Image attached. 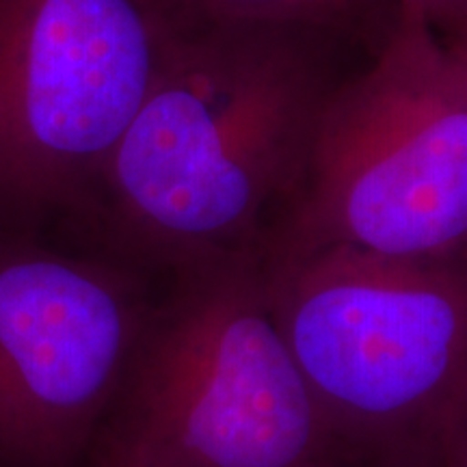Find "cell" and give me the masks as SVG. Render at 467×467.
I'll return each instance as SVG.
<instances>
[{
    "mask_svg": "<svg viewBox=\"0 0 467 467\" xmlns=\"http://www.w3.org/2000/svg\"><path fill=\"white\" fill-rule=\"evenodd\" d=\"M299 28L173 33L102 171L124 225L191 268L265 251L329 96Z\"/></svg>",
    "mask_w": 467,
    "mask_h": 467,
    "instance_id": "6da1fadb",
    "label": "cell"
},
{
    "mask_svg": "<svg viewBox=\"0 0 467 467\" xmlns=\"http://www.w3.org/2000/svg\"><path fill=\"white\" fill-rule=\"evenodd\" d=\"M145 323L109 268L0 255V435L42 457L72 451L126 383Z\"/></svg>",
    "mask_w": 467,
    "mask_h": 467,
    "instance_id": "8992f818",
    "label": "cell"
},
{
    "mask_svg": "<svg viewBox=\"0 0 467 467\" xmlns=\"http://www.w3.org/2000/svg\"><path fill=\"white\" fill-rule=\"evenodd\" d=\"M402 11H413L429 20L437 31L465 25L467 0H399Z\"/></svg>",
    "mask_w": 467,
    "mask_h": 467,
    "instance_id": "ba28073f",
    "label": "cell"
},
{
    "mask_svg": "<svg viewBox=\"0 0 467 467\" xmlns=\"http://www.w3.org/2000/svg\"><path fill=\"white\" fill-rule=\"evenodd\" d=\"M266 266L277 323L336 448L437 467L467 407V249L389 258L327 247Z\"/></svg>",
    "mask_w": 467,
    "mask_h": 467,
    "instance_id": "7a4b0ae2",
    "label": "cell"
},
{
    "mask_svg": "<svg viewBox=\"0 0 467 467\" xmlns=\"http://www.w3.org/2000/svg\"><path fill=\"white\" fill-rule=\"evenodd\" d=\"M327 247L389 258L467 249V63L402 11L375 66L331 91L271 260Z\"/></svg>",
    "mask_w": 467,
    "mask_h": 467,
    "instance_id": "3957f363",
    "label": "cell"
},
{
    "mask_svg": "<svg viewBox=\"0 0 467 467\" xmlns=\"http://www.w3.org/2000/svg\"><path fill=\"white\" fill-rule=\"evenodd\" d=\"M126 381L115 463L334 465L336 441L273 309L265 251L184 268Z\"/></svg>",
    "mask_w": 467,
    "mask_h": 467,
    "instance_id": "277c9868",
    "label": "cell"
},
{
    "mask_svg": "<svg viewBox=\"0 0 467 467\" xmlns=\"http://www.w3.org/2000/svg\"><path fill=\"white\" fill-rule=\"evenodd\" d=\"M173 33L221 28H317L348 16L355 0H145Z\"/></svg>",
    "mask_w": 467,
    "mask_h": 467,
    "instance_id": "52a82bcc",
    "label": "cell"
},
{
    "mask_svg": "<svg viewBox=\"0 0 467 467\" xmlns=\"http://www.w3.org/2000/svg\"><path fill=\"white\" fill-rule=\"evenodd\" d=\"M437 467H467V407L443 435Z\"/></svg>",
    "mask_w": 467,
    "mask_h": 467,
    "instance_id": "9c48e42d",
    "label": "cell"
},
{
    "mask_svg": "<svg viewBox=\"0 0 467 467\" xmlns=\"http://www.w3.org/2000/svg\"><path fill=\"white\" fill-rule=\"evenodd\" d=\"M109 467H130V465H124V463H115V461H109Z\"/></svg>",
    "mask_w": 467,
    "mask_h": 467,
    "instance_id": "8fae6325",
    "label": "cell"
},
{
    "mask_svg": "<svg viewBox=\"0 0 467 467\" xmlns=\"http://www.w3.org/2000/svg\"><path fill=\"white\" fill-rule=\"evenodd\" d=\"M171 35L145 0H0V191L102 178Z\"/></svg>",
    "mask_w": 467,
    "mask_h": 467,
    "instance_id": "5b68a950",
    "label": "cell"
},
{
    "mask_svg": "<svg viewBox=\"0 0 467 467\" xmlns=\"http://www.w3.org/2000/svg\"><path fill=\"white\" fill-rule=\"evenodd\" d=\"M327 467H336V465H327Z\"/></svg>",
    "mask_w": 467,
    "mask_h": 467,
    "instance_id": "7c38bea8",
    "label": "cell"
},
{
    "mask_svg": "<svg viewBox=\"0 0 467 467\" xmlns=\"http://www.w3.org/2000/svg\"><path fill=\"white\" fill-rule=\"evenodd\" d=\"M443 42L451 46V50L457 52V55L467 63V22L465 25L452 26L448 31H440Z\"/></svg>",
    "mask_w": 467,
    "mask_h": 467,
    "instance_id": "30bf717a",
    "label": "cell"
}]
</instances>
